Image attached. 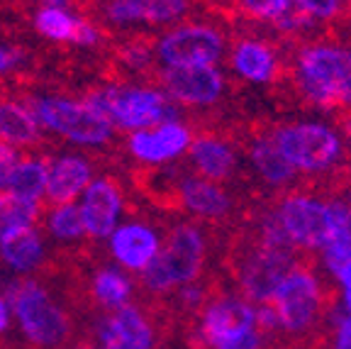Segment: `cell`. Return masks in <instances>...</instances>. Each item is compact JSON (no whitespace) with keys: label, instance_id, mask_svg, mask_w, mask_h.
Masks as SVG:
<instances>
[{"label":"cell","instance_id":"obj_1","mask_svg":"<svg viewBox=\"0 0 351 349\" xmlns=\"http://www.w3.org/2000/svg\"><path fill=\"white\" fill-rule=\"evenodd\" d=\"M278 317V335L291 339H305L317 328L324 311L322 281L310 269L293 267L285 273L269 300Z\"/></svg>","mask_w":351,"mask_h":349},{"label":"cell","instance_id":"obj_2","mask_svg":"<svg viewBox=\"0 0 351 349\" xmlns=\"http://www.w3.org/2000/svg\"><path fill=\"white\" fill-rule=\"evenodd\" d=\"M197 333L210 349H266V337L256 330V306L241 295L210 300Z\"/></svg>","mask_w":351,"mask_h":349},{"label":"cell","instance_id":"obj_3","mask_svg":"<svg viewBox=\"0 0 351 349\" xmlns=\"http://www.w3.org/2000/svg\"><path fill=\"white\" fill-rule=\"evenodd\" d=\"M205 242L203 235L191 225H181L171 232L169 242L159 249V254L142 269V281L154 293H166L176 286L195 284L203 271Z\"/></svg>","mask_w":351,"mask_h":349},{"label":"cell","instance_id":"obj_4","mask_svg":"<svg viewBox=\"0 0 351 349\" xmlns=\"http://www.w3.org/2000/svg\"><path fill=\"white\" fill-rule=\"evenodd\" d=\"M98 110L110 125L125 130H147L164 122H176V105L169 95L149 88H105L88 95L86 100Z\"/></svg>","mask_w":351,"mask_h":349},{"label":"cell","instance_id":"obj_5","mask_svg":"<svg viewBox=\"0 0 351 349\" xmlns=\"http://www.w3.org/2000/svg\"><path fill=\"white\" fill-rule=\"evenodd\" d=\"M302 91L319 105H351V52L341 47H307L298 59Z\"/></svg>","mask_w":351,"mask_h":349},{"label":"cell","instance_id":"obj_6","mask_svg":"<svg viewBox=\"0 0 351 349\" xmlns=\"http://www.w3.org/2000/svg\"><path fill=\"white\" fill-rule=\"evenodd\" d=\"M8 303L20 320L22 333L34 344H56L69 333V320L61 308L34 281H15L8 286Z\"/></svg>","mask_w":351,"mask_h":349},{"label":"cell","instance_id":"obj_7","mask_svg":"<svg viewBox=\"0 0 351 349\" xmlns=\"http://www.w3.org/2000/svg\"><path fill=\"white\" fill-rule=\"evenodd\" d=\"M274 142L295 171L329 169L341 157L339 135L322 122H295L280 127L274 135Z\"/></svg>","mask_w":351,"mask_h":349},{"label":"cell","instance_id":"obj_8","mask_svg":"<svg viewBox=\"0 0 351 349\" xmlns=\"http://www.w3.org/2000/svg\"><path fill=\"white\" fill-rule=\"evenodd\" d=\"M32 115L44 127L78 144L95 147L112 137V125L88 103L66 98H39L34 100Z\"/></svg>","mask_w":351,"mask_h":349},{"label":"cell","instance_id":"obj_9","mask_svg":"<svg viewBox=\"0 0 351 349\" xmlns=\"http://www.w3.org/2000/svg\"><path fill=\"white\" fill-rule=\"evenodd\" d=\"M276 223L293 247L322 249L335 232V205L307 196H293L283 201L276 213Z\"/></svg>","mask_w":351,"mask_h":349},{"label":"cell","instance_id":"obj_10","mask_svg":"<svg viewBox=\"0 0 351 349\" xmlns=\"http://www.w3.org/2000/svg\"><path fill=\"white\" fill-rule=\"evenodd\" d=\"M295 254L288 247H274L266 245L261 240V245L241 262L237 278L241 286V298H247L249 303L258 306V303H269L274 291L278 289V284L283 281V276L295 267Z\"/></svg>","mask_w":351,"mask_h":349},{"label":"cell","instance_id":"obj_11","mask_svg":"<svg viewBox=\"0 0 351 349\" xmlns=\"http://www.w3.org/2000/svg\"><path fill=\"white\" fill-rule=\"evenodd\" d=\"M222 37L205 25H188L169 32L159 42V59L166 66H215L222 56Z\"/></svg>","mask_w":351,"mask_h":349},{"label":"cell","instance_id":"obj_12","mask_svg":"<svg viewBox=\"0 0 351 349\" xmlns=\"http://www.w3.org/2000/svg\"><path fill=\"white\" fill-rule=\"evenodd\" d=\"M161 83L173 100L186 105H210L222 95V74L215 66H166Z\"/></svg>","mask_w":351,"mask_h":349},{"label":"cell","instance_id":"obj_13","mask_svg":"<svg viewBox=\"0 0 351 349\" xmlns=\"http://www.w3.org/2000/svg\"><path fill=\"white\" fill-rule=\"evenodd\" d=\"M100 344L103 349H152L154 347V328L144 317L139 308L125 306L115 308L112 315L100 320Z\"/></svg>","mask_w":351,"mask_h":349},{"label":"cell","instance_id":"obj_14","mask_svg":"<svg viewBox=\"0 0 351 349\" xmlns=\"http://www.w3.org/2000/svg\"><path fill=\"white\" fill-rule=\"evenodd\" d=\"M191 147V132L181 122H164L147 130H137L130 137L132 154L149 164H161L176 159Z\"/></svg>","mask_w":351,"mask_h":349},{"label":"cell","instance_id":"obj_15","mask_svg":"<svg viewBox=\"0 0 351 349\" xmlns=\"http://www.w3.org/2000/svg\"><path fill=\"white\" fill-rule=\"evenodd\" d=\"M122 210V196L112 181L100 179L90 183L83 193V225L86 232L93 237H108L117 225V215Z\"/></svg>","mask_w":351,"mask_h":349},{"label":"cell","instance_id":"obj_16","mask_svg":"<svg viewBox=\"0 0 351 349\" xmlns=\"http://www.w3.org/2000/svg\"><path fill=\"white\" fill-rule=\"evenodd\" d=\"M112 254L125 269L142 271L161 249V242L152 227L142 223H127L112 229Z\"/></svg>","mask_w":351,"mask_h":349},{"label":"cell","instance_id":"obj_17","mask_svg":"<svg viewBox=\"0 0 351 349\" xmlns=\"http://www.w3.org/2000/svg\"><path fill=\"white\" fill-rule=\"evenodd\" d=\"M188 8V0H112L108 5V17L120 25L132 22H166L181 20Z\"/></svg>","mask_w":351,"mask_h":349},{"label":"cell","instance_id":"obj_18","mask_svg":"<svg viewBox=\"0 0 351 349\" xmlns=\"http://www.w3.org/2000/svg\"><path fill=\"white\" fill-rule=\"evenodd\" d=\"M90 181V166L81 157L56 159L47 176V193L56 203H71Z\"/></svg>","mask_w":351,"mask_h":349},{"label":"cell","instance_id":"obj_19","mask_svg":"<svg viewBox=\"0 0 351 349\" xmlns=\"http://www.w3.org/2000/svg\"><path fill=\"white\" fill-rule=\"evenodd\" d=\"M0 254L12 269L27 271V269L37 267L42 259V240L32 225L5 227L0 229Z\"/></svg>","mask_w":351,"mask_h":349},{"label":"cell","instance_id":"obj_20","mask_svg":"<svg viewBox=\"0 0 351 349\" xmlns=\"http://www.w3.org/2000/svg\"><path fill=\"white\" fill-rule=\"evenodd\" d=\"M232 64H234L237 74L241 78H247L252 83H266L276 74L274 52L266 44L252 42V39H244V42L237 44L234 54H232Z\"/></svg>","mask_w":351,"mask_h":349},{"label":"cell","instance_id":"obj_21","mask_svg":"<svg viewBox=\"0 0 351 349\" xmlns=\"http://www.w3.org/2000/svg\"><path fill=\"white\" fill-rule=\"evenodd\" d=\"M183 205L203 218H222L230 210V198L219 185L205 179H186L181 183Z\"/></svg>","mask_w":351,"mask_h":349},{"label":"cell","instance_id":"obj_22","mask_svg":"<svg viewBox=\"0 0 351 349\" xmlns=\"http://www.w3.org/2000/svg\"><path fill=\"white\" fill-rule=\"evenodd\" d=\"M191 157L197 171L213 181L227 179L234 169V154L225 142H219L215 137H197L191 142Z\"/></svg>","mask_w":351,"mask_h":349},{"label":"cell","instance_id":"obj_23","mask_svg":"<svg viewBox=\"0 0 351 349\" xmlns=\"http://www.w3.org/2000/svg\"><path fill=\"white\" fill-rule=\"evenodd\" d=\"M0 139L5 144H32L39 139V122L22 103H0Z\"/></svg>","mask_w":351,"mask_h":349},{"label":"cell","instance_id":"obj_24","mask_svg":"<svg viewBox=\"0 0 351 349\" xmlns=\"http://www.w3.org/2000/svg\"><path fill=\"white\" fill-rule=\"evenodd\" d=\"M254 166L258 169V174L274 185L288 183V181L295 176V169L291 166V161L280 154V149L276 147L274 137H261L256 139L252 149Z\"/></svg>","mask_w":351,"mask_h":349},{"label":"cell","instance_id":"obj_25","mask_svg":"<svg viewBox=\"0 0 351 349\" xmlns=\"http://www.w3.org/2000/svg\"><path fill=\"white\" fill-rule=\"evenodd\" d=\"M47 176H49V164L42 159L17 161V166L10 174V181H8V191L20 198H27V201H37L47 191Z\"/></svg>","mask_w":351,"mask_h":349},{"label":"cell","instance_id":"obj_26","mask_svg":"<svg viewBox=\"0 0 351 349\" xmlns=\"http://www.w3.org/2000/svg\"><path fill=\"white\" fill-rule=\"evenodd\" d=\"M78 17H73L66 8H49L42 5V10L34 17L37 32L51 42H71L73 30H76Z\"/></svg>","mask_w":351,"mask_h":349},{"label":"cell","instance_id":"obj_27","mask_svg":"<svg viewBox=\"0 0 351 349\" xmlns=\"http://www.w3.org/2000/svg\"><path fill=\"white\" fill-rule=\"evenodd\" d=\"M93 289H95L98 300L108 308L125 306L127 300H130V293H132L130 278H127L125 273L115 271V269H103V271H98Z\"/></svg>","mask_w":351,"mask_h":349},{"label":"cell","instance_id":"obj_28","mask_svg":"<svg viewBox=\"0 0 351 349\" xmlns=\"http://www.w3.org/2000/svg\"><path fill=\"white\" fill-rule=\"evenodd\" d=\"M39 213L37 201H27L10 191L0 193V229L17 227V225H32Z\"/></svg>","mask_w":351,"mask_h":349},{"label":"cell","instance_id":"obj_29","mask_svg":"<svg viewBox=\"0 0 351 349\" xmlns=\"http://www.w3.org/2000/svg\"><path fill=\"white\" fill-rule=\"evenodd\" d=\"M49 227L59 240H76V237H81L86 232L81 207L73 205V203H61L54 210V215H51Z\"/></svg>","mask_w":351,"mask_h":349},{"label":"cell","instance_id":"obj_30","mask_svg":"<svg viewBox=\"0 0 351 349\" xmlns=\"http://www.w3.org/2000/svg\"><path fill=\"white\" fill-rule=\"evenodd\" d=\"M329 328V349H351V313L344 311L339 303L327 313Z\"/></svg>","mask_w":351,"mask_h":349},{"label":"cell","instance_id":"obj_31","mask_svg":"<svg viewBox=\"0 0 351 349\" xmlns=\"http://www.w3.org/2000/svg\"><path fill=\"white\" fill-rule=\"evenodd\" d=\"M291 0H241V5L249 15L258 17V20H276L280 12L288 8Z\"/></svg>","mask_w":351,"mask_h":349},{"label":"cell","instance_id":"obj_32","mask_svg":"<svg viewBox=\"0 0 351 349\" xmlns=\"http://www.w3.org/2000/svg\"><path fill=\"white\" fill-rule=\"evenodd\" d=\"M300 10H305L313 20H329L339 10V0H293Z\"/></svg>","mask_w":351,"mask_h":349},{"label":"cell","instance_id":"obj_33","mask_svg":"<svg viewBox=\"0 0 351 349\" xmlns=\"http://www.w3.org/2000/svg\"><path fill=\"white\" fill-rule=\"evenodd\" d=\"M256 330L269 339L274 335H278V317L271 303H258L256 306Z\"/></svg>","mask_w":351,"mask_h":349},{"label":"cell","instance_id":"obj_34","mask_svg":"<svg viewBox=\"0 0 351 349\" xmlns=\"http://www.w3.org/2000/svg\"><path fill=\"white\" fill-rule=\"evenodd\" d=\"M17 166V154L10 144L0 142V193L8 191V181H10L12 169Z\"/></svg>","mask_w":351,"mask_h":349},{"label":"cell","instance_id":"obj_35","mask_svg":"<svg viewBox=\"0 0 351 349\" xmlns=\"http://www.w3.org/2000/svg\"><path fill=\"white\" fill-rule=\"evenodd\" d=\"M98 30L90 25L88 20H78L76 22V30H73V44H78V47H90V44L98 42Z\"/></svg>","mask_w":351,"mask_h":349},{"label":"cell","instance_id":"obj_36","mask_svg":"<svg viewBox=\"0 0 351 349\" xmlns=\"http://www.w3.org/2000/svg\"><path fill=\"white\" fill-rule=\"evenodd\" d=\"M22 54L17 49H12V47H3L0 44V74H5V71H12L17 64H20Z\"/></svg>","mask_w":351,"mask_h":349},{"label":"cell","instance_id":"obj_37","mask_svg":"<svg viewBox=\"0 0 351 349\" xmlns=\"http://www.w3.org/2000/svg\"><path fill=\"white\" fill-rule=\"evenodd\" d=\"M8 322H10V306L5 298H0V333L8 330Z\"/></svg>","mask_w":351,"mask_h":349},{"label":"cell","instance_id":"obj_38","mask_svg":"<svg viewBox=\"0 0 351 349\" xmlns=\"http://www.w3.org/2000/svg\"><path fill=\"white\" fill-rule=\"evenodd\" d=\"M346 207H349V213H351V193H349V205H346Z\"/></svg>","mask_w":351,"mask_h":349},{"label":"cell","instance_id":"obj_39","mask_svg":"<svg viewBox=\"0 0 351 349\" xmlns=\"http://www.w3.org/2000/svg\"><path fill=\"white\" fill-rule=\"evenodd\" d=\"M349 132H351V125H349Z\"/></svg>","mask_w":351,"mask_h":349}]
</instances>
